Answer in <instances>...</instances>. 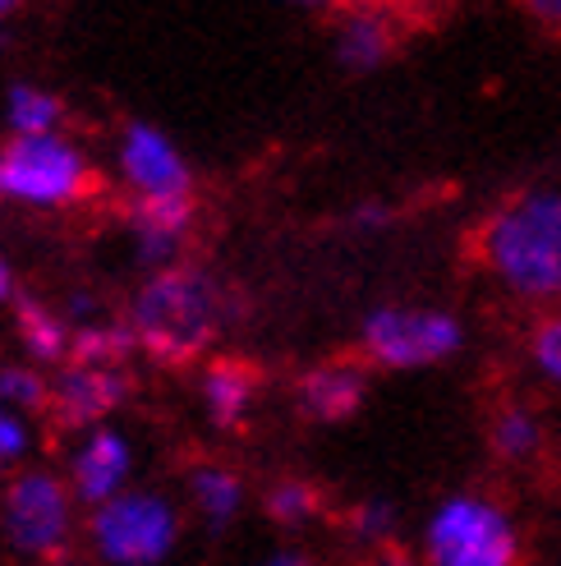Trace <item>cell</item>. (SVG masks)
Returning <instances> with one entry per match:
<instances>
[{
  "instance_id": "7c38bea8",
  "label": "cell",
  "mask_w": 561,
  "mask_h": 566,
  "mask_svg": "<svg viewBox=\"0 0 561 566\" xmlns=\"http://www.w3.org/2000/svg\"><path fill=\"white\" fill-rule=\"evenodd\" d=\"M199 208L193 198H157V203H129L125 208V240L134 263L144 272H161L184 263V249L193 235Z\"/></svg>"
},
{
  "instance_id": "7a4b0ae2",
  "label": "cell",
  "mask_w": 561,
  "mask_h": 566,
  "mask_svg": "<svg viewBox=\"0 0 561 566\" xmlns=\"http://www.w3.org/2000/svg\"><path fill=\"white\" fill-rule=\"evenodd\" d=\"M125 318L144 355L161 364H199L226 336L231 300L208 268L176 263L138 281L125 304Z\"/></svg>"
},
{
  "instance_id": "d6a6232c",
  "label": "cell",
  "mask_w": 561,
  "mask_h": 566,
  "mask_svg": "<svg viewBox=\"0 0 561 566\" xmlns=\"http://www.w3.org/2000/svg\"><path fill=\"white\" fill-rule=\"evenodd\" d=\"M0 51H6V38H0Z\"/></svg>"
},
{
  "instance_id": "9a60e30c",
  "label": "cell",
  "mask_w": 561,
  "mask_h": 566,
  "mask_svg": "<svg viewBox=\"0 0 561 566\" xmlns=\"http://www.w3.org/2000/svg\"><path fill=\"white\" fill-rule=\"evenodd\" d=\"M331 55L346 74H378L396 55V23L382 10H350L331 33Z\"/></svg>"
},
{
  "instance_id": "836d02e7",
  "label": "cell",
  "mask_w": 561,
  "mask_h": 566,
  "mask_svg": "<svg viewBox=\"0 0 561 566\" xmlns=\"http://www.w3.org/2000/svg\"><path fill=\"white\" fill-rule=\"evenodd\" d=\"M55 566H65V562H55Z\"/></svg>"
},
{
  "instance_id": "ac0fdd59",
  "label": "cell",
  "mask_w": 561,
  "mask_h": 566,
  "mask_svg": "<svg viewBox=\"0 0 561 566\" xmlns=\"http://www.w3.org/2000/svg\"><path fill=\"white\" fill-rule=\"evenodd\" d=\"M0 120L10 138H38V134H61L65 125V102L55 88L33 78H10L0 93Z\"/></svg>"
},
{
  "instance_id": "8fae6325",
  "label": "cell",
  "mask_w": 561,
  "mask_h": 566,
  "mask_svg": "<svg viewBox=\"0 0 561 566\" xmlns=\"http://www.w3.org/2000/svg\"><path fill=\"white\" fill-rule=\"evenodd\" d=\"M369 391H373V369L363 364L359 355H331L318 359L308 369L295 374L290 382V406L304 423L314 429H341V423L359 419L363 406H369Z\"/></svg>"
},
{
  "instance_id": "52a82bcc",
  "label": "cell",
  "mask_w": 561,
  "mask_h": 566,
  "mask_svg": "<svg viewBox=\"0 0 561 566\" xmlns=\"http://www.w3.org/2000/svg\"><path fill=\"white\" fill-rule=\"evenodd\" d=\"M78 497L65 484L61 470L51 465H23L0 484V544L23 562H61L74 544L78 525Z\"/></svg>"
},
{
  "instance_id": "7402d4cb",
  "label": "cell",
  "mask_w": 561,
  "mask_h": 566,
  "mask_svg": "<svg viewBox=\"0 0 561 566\" xmlns=\"http://www.w3.org/2000/svg\"><path fill=\"white\" fill-rule=\"evenodd\" d=\"M0 406H10L14 415H51V374L33 359L0 364Z\"/></svg>"
},
{
  "instance_id": "3957f363",
  "label": "cell",
  "mask_w": 561,
  "mask_h": 566,
  "mask_svg": "<svg viewBox=\"0 0 561 566\" xmlns=\"http://www.w3.org/2000/svg\"><path fill=\"white\" fill-rule=\"evenodd\" d=\"M414 553L424 566H525V525L507 497L452 489L419 521Z\"/></svg>"
},
{
  "instance_id": "8992f818",
  "label": "cell",
  "mask_w": 561,
  "mask_h": 566,
  "mask_svg": "<svg viewBox=\"0 0 561 566\" xmlns=\"http://www.w3.org/2000/svg\"><path fill=\"white\" fill-rule=\"evenodd\" d=\"M97 171L88 148L61 134L0 144V203L23 212H70L93 193Z\"/></svg>"
},
{
  "instance_id": "4fadbf2b",
  "label": "cell",
  "mask_w": 561,
  "mask_h": 566,
  "mask_svg": "<svg viewBox=\"0 0 561 566\" xmlns=\"http://www.w3.org/2000/svg\"><path fill=\"white\" fill-rule=\"evenodd\" d=\"M199 410L212 429L231 433V429H244L248 415L258 410V396H263V378L258 369H248L244 359H208L199 369Z\"/></svg>"
},
{
  "instance_id": "277c9868",
  "label": "cell",
  "mask_w": 561,
  "mask_h": 566,
  "mask_svg": "<svg viewBox=\"0 0 561 566\" xmlns=\"http://www.w3.org/2000/svg\"><path fill=\"white\" fill-rule=\"evenodd\" d=\"M354 346L373 374H428L465 355L469 323L446 304L382 300L359 318Z\"/></svg>"
},
{
  "instance_id": "f1b7e54d",
  "label": "cell",
  "mask_w": 561,
  "mask_h": 566,
  "mask_svg": "<svg viewBox=\"0 0 561 566\" xmlns=\"http://www.w3.org/2000/svg\"><path fill=\"white\" fill-rule=\"evenodd\" d=\"M359 566H424V557H419L414 548H405V544H391V548H378L369 557H359Z\"/></svg>"
},
{
  "instance_id": "d6986e66",
  "label": "cell",
  "mask_w": 561,
  "mask_h": 566,
  "mask_svg": "<svg viewBox=\"0 0 561 566\" xmlns=\"http://www.w3.org/2000/svg\"><path fill=\"white\" fill-rule=\"evenodd\" d=\"M401 530H405V516H401V506L391 502L387 493L354 497L346 506V516H341V534H346L350 548H359V557L401 544Z\"/></svg>"
},
{
  "instance_id": "5b68a950",
  "label": "cell",
  "mask_w": 561,
  "mask_h": 566,
  "mask_svg": "<svg viewBox=\"0 0 561 566\" xmlns=\"http://www.w3.org/2000/svg\"><path fill=\"white\" fill-rule=\"evenodd\" d=\"M184 539V506L152 484H134L83 516V544L102 566H166Z\"/></svg>"
},
{
  "instance_id": "44dd1931",
  "label": "cell",
  "mask_w": 561,
  "mask_h": 566,
  "mask_svg": "<svg viewBox=\"0 0 561 566\" xmlns=\"http://www.w3.org/2000/svg\"><path fill=\"white\" fill-rule=\"evenodd\" d=\"M129 355H138V336H134L125 314L120 318L102 314L93 323L74 327V355L70 359H78V364H120L125 369Z\"/></svg>"
},
{
  "instance_id": "2e32d148",
  "label": "cell",
  "mask_w": 561,
  "mask_h": 566,
  "mask_svg": "<svg viewBox=\"0 0 561 566\" xmlns=\"http://www.w3.org/2000/svg\"><path fill=\"white\" fill-rule=\"evenodd\" d=\"M488 451L497 465L525 470L548 451V419L529 401H501L488 419Z\"/></svg>"
},
{
  "instance_id": "ba28073f",
  "label": "cell",
  "mask_w": 561,
  "mask_h": 566,
  "mask_svg": "<svg viewBox=\"0 0 561 566\" xmlns=\"http://www.w3.org/2000/svg\"><path fill=\"white\" fill-rule=\"evenodd\" d=\"M110 171H116L129 203H157V198H193V166L184 148L152 120H125L110 148Z\"/></svg>"
},
{
  "instance_id": "484cf974",
  "label": "cell",
  "mask_w": 561,
  "mask_h": 566,
  "mask_svg": "<svg viewBox=\"0 0 561 566\" xmlns=\"http://www.w3.org/2000/svg\"><path fill=\"white\" fill-rule=\"evenodd\" d=\"M516 6L529 23L543 28L548 38H561V0H516Z\"/></svg>"
},
{
  "instance_id": "83f0119b",
  "label": "cell",
  "mask_w": 561,
  "mask_h": 566,
  "mask_svg": "<svg viewBox=\"0 0 561 566\" xmlns=\"http://www.w3.org/2000/svg\"><path fill=\"white\" fill-rule=\"evenodd\" d=\"M248 566H322L308 548H299V544H280V548H272V553H263L258 562H248Z\"/></svg>"
},
{
  "instance_id": "cb8c5ba5",
  "label": "cell",
  "mask_w": 561,
  "mask_h": 566,
  "mask_svg": "<svg viewBox=\"0 0 561 566\" xmlns=\"http://www.w3.org/2000/svg\"><path fill=\"white\" fill-rule=\"evenodd\" d=\"M33 447H38L33 419L0 406V484H6L10 474H19L23 465H33Z\"/></svg>"
},
{
  "instance_id": "4316f807",
  "label": "cell",
  "mask_w": 561,
  "mask_h": 566,
  "mask_svg": "<svg viewBox=\"0 0 561 566\" xmlns=\"http://www.w3.org/2000/svg\"><path fill=\"white\" fill-rule=\"evenodd\" d=\"M61 308H65V318H70L74 327H83V323H93V318H102V314H106L102 300H97L93 291H70Z\"/></svg>"
},
{
  "instance_id": "5bb4252c",
  "label": "cell",
  "mask_w": 561,
  "mask_h": 566,
  "mask_svg": "<svg viewBox=\"0 0 561 566\" xmlns=\"http://www.w3.org/2000/svg\"><path fill=\"white\" fill-rule=\"evenodd\" d=\"M248 506L244 474L226 461H193L184 470V512L208 534H226Z\"/></svg>"
},
{
  "instance_id": "f546056e",
  "label": "cell",
  "mask_w": 561,
  "mask_h": 566,
  "mask_svg": "<svg viewBox=\"0 0 561 566\" xmlns=\"http://www.w3.org/2000/svg\"><path fill=\"white\" fill-rule=\"evenodd\" d=\"M23 300V291H19V272H14V263L0 253V308H14Z\"/></svg>"
},
{
  "instance_id": "30bf717a",
  "label": "cell",
  "mask_w": 561,
  "mask_h": 566,
  "mask_svg": "<svg viewBox=\"0 0 561 566\" xmlns=\"http://www.w3.org/2000/svg\"><path fill=\"white\" fill-rule=\"evenodd\" d=\"M134 378L120 364H61L51 374V419L65 433L97 429V423H116V415L129 406Z\"/></svg>"
},
{
  "instance_id": "1f68e13d",
  "label": "cell",
  "mask_w": 561,
  "mask_h": 566,
  "mask_svg": "<svg viewBox=\"0 0 561 566\" xmlns=\"http://www.w3.org/2000/svg\"><path fill=\"white\" fill-rule=\"evenodd\" d=\"M23 10V0H0V23H10Z\"/></svg>"
},
{
  "instance_id": "9c48e42d",
  "label": "cell",
  "mask_w": 561,
  "mask_h": 566,
  "mask_svg": "<svg viewBox=\"0 0 561 566\" xmlns=\"http://www.w3.org/2000/svg\"><path fill=\"white\" fill-rule=\"evenodd\" d=\"M134 470H138V447L120 423H97V429L70 433L61 474L74 489L83 512H93V506L110 502L116 493L134 489Z\"/></svg>"
},
{
  "instance_id": "603a6c76",
  "label": "cell",
  "mask_w": 561,
  "mask_h": 566,
  "mask_svg": "<svg viewBox=\"0 0 561 566\" xmlns=\"http://www.w3.org/2000/svg\"><path fill=\"white\" fill-rule=\"evenodd\" d=\"M525 364L543 387L561 391V308L534 314V323L525 332Z\"/></svg>"
},
{
  "instance_id": "4dcf8cb0",
  "label": "cell",
  "mask_w": 561,
  "mask_h": 566,
  "mask_svg": "<svg viewBox=\"0 0 561 566\" xmlns=\"http://www.w3.org/2000/svg\"><path fill=\"white\" fill-rule=\"evenodd\" d=\"M280 6H290V10H327L331 0H280Z\"/></svg>"
},
{
  "instance_id": "e0dca14e",
  "label": "cell",
  "mask_w": 561,
  "mask_h": 566,
  "mask_svg": "<svg viewBox=\"0 0 561 566\" xmlns=\"http://www.w3.org/2000/svg\"><path fill=\"white\" fill-rule=\"evenodd\" d=\"M14 332H19V346L23 359L42 364V369H61L74 355V323L65 318V308L42 304V300H19L14 304Z\"/></svg>"
},
{
  "instance_id": "ffe728a7",
  "label": "cell",
  "mask_w": 561,
  "mask_h": 566,
  "mask_svg": "<svg viewBox=\"0 0 561 566\" xmlns=\"http://www.w3.org/2000/svg\"><path fill=\"white\" fill-rule=\"evenodd\" d=\"M258 502H263V516L276 530H308L327 512L322 489L314 484V479H304V474H276Z\"/></svg>"
},
{
  "instance_id": "6da1fadb",
  "label": "cell",
  "mask_w": 561,
  "mask_h": 566,
  "mask_svg": "<svg viewBox=\"0 0 561 566\" xmlns=\"http://www.w3.org/2000/svg\"><path fill=\"white\" fill-rule=\"evenodd\" d=\"M474 259L511 304L561 308V185L539 180L493 203L474 231Z\"/></svg>"
},
{
  "instance_id": "d4e9b609",
  "label": "cell",
  "mask_w": 561,
  "mask_h": 566,
  "mask_svg": "<svg viewBox=\"0 0 561 566\" xmlns=\"http://www.w3.org/2000/svg\"><path fill=\"white\" fill-rule=\"evenodd\" d=\"M346 226H350L354 235H387L391 226H396V208H391L387 198H363V203L350 208Z\"/></svg>"
}]
</instances>
